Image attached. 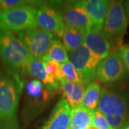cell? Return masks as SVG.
<instances>
[{
  "label": "cell",
  "mask_w": 129,
  "mask_h": 129,
  "mask_svg": "<svg viewBox=\"0 0 129 129\" xmlns=\"http://www.w3.org/2000/svg\"><path fill=\"white\" fill-rule=\"evenodd\" d=\"M23 86L18 74L0 71V129H19L17 113Z\"/></svg>",
  "instance_id": "obj_1"
},
{
  "label": "cell",
  "mask_w": 129,
  "mask_h": 129,
  "mask_svg": "<svg viewBox=\"0 0 129 129\" xmlns=\"http://www.w3.org/2000/svg\"><path fill=\"white\" fill-rule=\"evenodd\" d=\"M31 58L25 47L12 32L0 31V60L10 71L19 75L27 74Z\"/></svg>",
  "instance_id": "obj_2"
},
{
  "label": "cell",
  "mask_w": 129,
  "mask_h": 129,
  "mask_svg": "<svg viewBox=\"0 0 129 129\" xmlns=\"http://www.w3.org/2000/svg\"><path fill=\"white\" fill-rule=\"evenodd\" d=\"M37 9L27 5L0 12V31L21 32L38 27Z\"/></svg>",
  "instance_id": "obj_3"
},
{
  "label": "cell",
  "mask_w": 129,
  "mask_h": 129,
  "mask_svg": "<svg viewBox=\"0 0 129 129\" xmlns=\"http://www.w3.org/2000/svg\"><path fill=\"white\" fill-rule=\"evenodd\" d=\"M128 17L122 1H111L102 32L108 40L111 47L121 44L126 32Z\"/></svg>",
  "instance_id": "obj_4"
},
{
  "label": "cell",
  "mask_w": 129,
  "mask_h": 129,
  "mask_svg": "<svg viewBox=\"0 0 129 129\" xmlns=\"http://www.w3.org/2000/svg\"><path fill=\"white\" fill-rule=\"evenodd\" d=\"M98 111L104 115L129 118V93L116 88L102 89Z\"/></svg>",
  "instance_id": "obj_5"
},
{
  "label": "cell",
  "mask_w": 129,
  "mask_h": 129,
  "mask_svg": "<svg viewBox=\"0 0 129 129\" xmlns=\"http://www.w3.org/2000/svg\"><path fill=\"white\" fill-rule=\"evenodd\" d=\"M17 38L28 51L31 57L42 59L55 39V35L39 27H31L17 33Z\"/></svg>",
  "instance_id": "obj_6"
},
{
  "label": "cell",
  "mask_w": 129,
  "mask_h": 129,
  "mask_svg": "<svg viewBox=\"0 0 129 129\" xmlns=\"http://www.w3.org/2000/svg\"><path fill=\"white\" fill-rule=\"evenodd\" d=\"M69 61L80 74L85 85L96 78L97 68L101 60L94 55L85 45L83 44L70 52Z\"/></svg>",
  "instance_id": "obj_7"
},
{
  "label": "cell",
  "mask_w": 129,
  "mask_h": 129,
  "mask_svg": "<svg viewBox=\"0 0 129 129\" xmlns=\"http://www.w3.org/2000/svg\"><path fill=\"white\" fill-rule=\"evenodd\" d=\"M126 74L127 70L119 52L114 51L100 62L97 68L96 78L102 83H114L123 80Z\"/></svg>",
  "instance_id": "obj_8"
},
{
  "label": "cell",
  "mask_w": 129,
  "mask_h": 129,
  "mask_svg": "<svg viewBox=\"0 0 129 129\" xmlns=\"http://www.w3.org/2000/svg\"><path fill=\"white\" fill-rule=\"evenodd\" d=\"M51 92L37 80L27 83L25 88L27 99L25 100L26 104L24 111L26 118L34 117L41 112L50 101Z\"/></svg>",
  "instance_id": "obj_9"
},
{
  "label": "cell",
  "mask_w": 129,
  "mask_h": 129,
  "mask_svg": "<svg viewBox=\"0 0 129 129\" xmlns=\"http://www.w3.org/2000/svg\"><path fill=\"white\" fill-rule=\"evenodd\" d=\"M37 22L39 27L57 37H62L64 24L60 8L50 4H37Z\"/></svg>",
  "instance_id": "obj_10"
},
{
  "label": "cell",
  "mask_w": 129,
  "mask_h": 129,
  "mask_svg": "<svg viewBox=\"0 0 129 129\" xmlns=\"http://www.w3.org/2000/svg\"><path fill=\"white\" fill-rule=\"evenodd\" d=\"M60 8L64 25L87 31L91 27V19L83 4V1L60 4Z\"/></svg>",
  "instance_id": "obj_11"
},
{
  "label": "cell",
  "mask_w": 129,
  "mask_h": 129,
  "mask_svg": "<svg viewBox=\"0 0 129 129\" xmlns=\"http://www.w3.org/2000/svg\"><path fill=\"white\" fill-rule=\"evenodd\" d=\"M71 108L62 97L57 103L50 115L40 129H69Z\"/></svg>",
  "instance_id": "obj_12"
},
{
  "label": "cell",
  "mask_w": 129,
  "mask_h": 129,
  "mask_svg": "<svg viewBox=\"0 0 129 129\" xmlns=\"http://www.w3.org/2000/svg\"><path fill=\"white\" fill-rule=\"evenodd\" d=\"M84 45L101 60L106 58L110 53V43L102 31L88 29L85 32Z\"/></svg>",
  "instance_id": "obj_13"
},
{
  "label": "cell",
  "mask_w": 129,
  "mask_h": 129,
  "mask_svg": "<svg viewBox=\"0 0 129 129\" xmlns=\"http://www.w3.org/2000/svg\"><path fill=\"white\" fill-rule=\"evenodd\" d=\"M83 4L91 19L92 24L90 29L102 31L111 1L85 0L83 1Z\"/></svg>",
  "instance_id": "obj_14"
},
{
  "label": "cell",
  "mask_w": 129,
  "mask_h": 129,
  "mask_svg": "<svg viewBox=\"0 0 129 129\" xmlns=\"http://www.w3.org/2000/svg\"><path fill=\"white\" fill-rule=\"evenodd\" d=\"M27 74L40 81L50 92L57 90L61 87V83L56 82L47 75L42 59L31 58L27 66Z\"/></svg>",
  "instance_id": "obj_15"
},
{
  "label": "cell",
  "mask_w": 129,
  "mask_h": 129,
  "mask_svg": "<svg viewBox=\"0 0 129 129\" xmlns=\"http://www.w3.org/2000/svg\"><path fill=\"white\" fill-rule=\"evenodd\" d=\"M60 88L62 90V97L69 103L71 109L81 105L85 91L84 83H74L65 80L61 83Z\"/></svg>",
  "instance_id": "obj_16"
},
{
  "label": "cell",
  "mask_w": 129,
  "mask_h": 129,
  "mask_svg": "<svg viewBox=\"0 0 129 129\" xmlns=\"http://www.w3.org/2000/svg\"><path fill=\"white\" fill-rule=\"evenodd\" d=\"M85 32L86 31L82 29L64 25L62 39L66 50L71 52L83 45Z\"/></svg>",
  "instance_id": "obj_17"
},
{
  "label": "cell",
  "mask_w": 129,
  "mask_h": 129,
  "mask_svg": "<svg viewBox=\"0 0 129 129\" xmlns=\"http://www.w3.org/2000/svg\"><path fill=\"white\" fill-rule=\"evenodd\" d=\"M92 111L82 106L71 109L69 129H88L92 125Z\"/></svg>",
  "instance_id": "obj_18"
},
{
  "label": "cell",
  "mask_w": 129,
  "mask_h": 129,
  "mask_svg": "<svg viewBox=\"0 0 129 129\" xmlns=\"http://www.w3.org/2000/svg\"><path fill=\"white\" fill-rule=\"evenodd\" d=\"M42 60L43 62L47 60H52L59 64H63L69 61V56L63 44L59 39L55 38Z\"/></svg>",
  "instance_id": "obj_19"
},
{
  "label": "cell",
  "mask_w": 129,
  "mask_h": 129,
  "mask_svg": "<svg viewBox=\"0 0 129 129\" xmlns=\"http://www.w3.org/2000/svg\"><path fill=\"white\" fill-rule=\"evenodd\" d=\"M101 86L99 83L92 82L85 89L80 106L90 111H95L98 108L101 95Z\"/></svg>",
  "instance_id": "obj_20"
},
{
  "label": "cell",
  "mask_w": 129,
  "mask_h": 129,
  "mask_svg": "<svg viewBox=\"0 0 129 129\" xmlns=\"http://www.w3.org/2000/svg\"><path fill=\"white\" fill-rule=\"evenodd\" d=\"M43 63L45 72L50 78L60 83H62L63 80H65L60 64L52 60H47Z\"/></svg>",
  "instance_id": "obj_21"
},
{
  "label": "cell",
  "mask_w": 129,
  "mask_h": 129,
  "mask_svg": "<svg viewBox=\"0 0 129 129\" xmlns=\"http://www.w3.org/2000/svg\"><path fill=\"white\" fill-rule=\"evenodd\" d=\"M60 67L65 80L74 83H84L81 76L70 61L63 64H60Z\"/></svg>",
  "instance_id": "obj_22"
},
{
  "label": "cell",
  "mask_w": 129,
  "mask_h": 129,
  "mask_svg": "<svg viewBox=\"0 0 129 129\" xmlns=\"http://www.w3.org/2000/svg\"><path fill=\"white\" fill-rule=\"evenodd\" d=\"M105 117L111 129H125L129 125V118L111 115H105Z\"/></svg>",
  "instance_id": "obj_23"
},
{
  "label": "cell",
  "mask_w": 129,
  "mask_h": 129,
  "mask_svg": "<svg viewBox=\"0 0 129 129\" xmlns=\"http://www.w3.org/2000/svg\"><path fill=\"white\" fill-rule=\"evenodd\" d=\"M92 125L98 129H111L105 115L98 110L92 111Z\"/></svg>",
  "instance_id": "obj_24"
},
{
  "label": "cell",
  "mask_w": 129,
  "mask_h": 129,
  "mask_svg": "<svg viewBox=\"0 0 129 129\" xmlns=\"http://www.w3.org/2000/svg\"><path fill=\"white\" fill-rule=\"evenodd\" d=\"M27 2L20 0H2L0 1V12L13 9L21 6L27 5Z\"/></svg>",
  "instance_id": "obj_25"
},
{
  "label": "cell",
  "mask_w": 129,
  "mask_h": 129,
  "mask_svg": "<svg viewBox=\"0 0 129 129\" xmlns=\"http://www.w3.org/2000/svg\"><path fill=\"white\" fill-rule=\"evenodd\" d=\"M119 54L125 64V67L129 73V45L120 47Z\"/></svg>",
  "instance_id": "obj_26"
},
{
  "label": "cell",
  "mask_w": 129,
  "mask_h": 129,
  "mask_svg": "<svg viewBox=\"0 0 129 129\" xmlns=\"http://www.w3.org/2000/svg\"><path fill=\"white\" fill-rule=\"evenodd\" d=\"M123 7H124L125 13L127 14V16L129 17V1H125L123 3Z\"/></svg>",
  "instance_id": "obj_27"
},
{
  "label": "cell",
  "mask_w": 129,
  "mask_h": 129,
  "mask_svg": "<svg viewBox=\"0 0 129 129\" xmlns=\"http://www.w3.org/2000/svg\"><path fill=\"white\" fill-rule=\"evenodd\" d=\"M88 129H98V128H95V127H94V126H90V127Z\"/></svg>",
  "instance_id": "obj_28"
},
{
  "label": "cell",
  "mask_w": 129,
  "mask_h": 129,
  "mask_svg": "<svg viewBox=\"0 0 129 129\" xmlns=\"http://www.w3.org/2000/svg\"><path fill=\"white\" fill-rule=\"evenodd\" d=\"M125 129H129V125L128 126V127H126V128H125Z\"/></svg>",
  "instance_id": "obj_29"
}]
</instances>
